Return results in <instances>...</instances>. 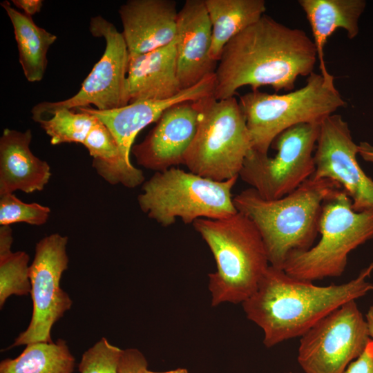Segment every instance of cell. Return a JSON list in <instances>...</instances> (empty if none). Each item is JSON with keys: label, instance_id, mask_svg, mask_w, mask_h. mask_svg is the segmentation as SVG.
Wrapping results in <instances>:
<instances>
[{"label": "cell", "instance_id": "25", "mask_svg": "<svg viewBox=\"0 0 373 373\" xmlns=\"http://www.w3.org/2000/svg\"><path fill=\"white\" fill-rule=\"evenodd\" d=\"M97 120L95 116L84 111L61 109L39 123L53 145L71 142L84 144Z\"/></svg>", "mask_w": 373, "mask_h": 373}, {"label": "cell", "instance_id": "15", "mask_svg": "<svg viewBox=\"0 0 373 373\" xmlns=\"http://www.w3.org/2000/svg\"><path fill=\"white\" fill-rule=\"evenodd\" d=\"M215 86L214 73L169 99L141 100L119 108L106 111L89 106L75 109L92 114L102 122L115 140L123 159L127 164H132L130 153L134 140L140 131L149 124L156 122L165 111L175 104L213 96Z\"/></svg>", "mask_w": 373, "mask_h": 373}, {"label": "cell", "instance_id": "34", "mask_svg": "<svg viewBox=\"0 0 373 373\" xmlns=\"http://www.w3.org/2000/svg\"><path fill=\"white\" fill-rule=\"evenodd\" d=\"M365 320L367 325L368 332L371 340L373 341V305L371 306L366 315Z\"/></svg>", "mask_w": 373, "mask_h": 373}, {"label": "cell", "instance_id": "9", "mask_svg": "<svg viewBox=\"0 0 373 373\" xmlns=\"http://www.w3.org/2000/svg\"><path fill=\"white\" fill-rule=\"evenodd\" d=\"M321 124L293 126L274 141V157L250 151L239 176L265 200L283 198L315 171L314 152Z\"/></svg>", "mask_w": 373, "mask_h": 373}, {"label": "cell", "instance_id": "18", "mask_svg": "<svg viewBox=\"0 0 373 373\" xmlns=\"http://www.w3.org/2000/svg\"><path fill=\"white\" fill-rule=\"evenodd\" d=\"M32 131L5 128L0 138V196L19 190L26 193L42 191L50 176L48 162L30 149Z\"/></svg>", "mask_w": 373, "mask_h": 373}, {"label": "cell", "instance_id": "30", "mask_svg": "<svg viewBox=\"0 0 373 373\" xmlns=\"http://www.w3.org/2000/svg\"><path fill=\"white\" fill-rule=\"evenodd\" d=\"M343 373H373V341H370L363 352L347 366Z\"/></svg>", "mask_w": 373, "mask_h": 373}, {"label": "cell", "instance_id": "24", "mask_svg": "<svg viewBox=\"0 0 373 373\" xmlns=\"http://www.w3.org/2000/svg\"><path fill=\"white\" fill-rule=\"evenodd\" d=\"M75 360L66 342H37L26 345L19 356L0 363V373H73Z\"/></svg>", "mask_w": 373, "mask_h": 373}, {"label": "cell", "instance_id": "6", "mask_svg": "<svg viewBox=\"0 0 373 373\" xmlns=\"http://www.w3.org/2000/svg\"><path fill=\"white\" fill-rule=\"evenodd\" d=\"M238 177L218 182L173 167L155 172L143 183L138 204L163 227L177 218L193 224L200 218H227L238 212L231 191Z\"/></svg>", "mask_w": 373, "mask_h": 373}, {"label": "cell", "instance_id": "35", "mask_svg": "<svg viewBox=\"0 0 373 373\" xmlns=\"http://www.w3.org/2000/svg\"><path fill=\"white\" fill-rule=\"evenodd\" d=\"M142 373H189V372L186 369H184V368H178L175 370H172L166 371V372H153L146 369Z\"/></svg>", "mask_w": 373, "mask_h": 373}, {"label": "cell", "instance_id": "29", "mask_svg": "<svg viewBox=\"0 0 373 373\" xmlns=\"http://www.w3.org/2000/svg\"><path fill=\"white\" fill-rule=\"evenodd\" d=\"M147 367V360L139 350L127 348L123 350L118 373H142Z\"/></svg>", "mask_w": 373, "mask_h": 373}, {"label": "cell", "instance_id": "23", "mask_svg": "<svg viewBox=\"0 0 373 373\" xmlns=\"http://www.w3.org/2000/svg\"><path fill=\"white\" fill-rule=\"evenodd\" d=\"M84 145L93 157V168L109 184L131 189L144 182L142 171L125 162L113 136L98 119Z\"/></svg>", "mask_w": 373, "mask_h": 373}, {"label": "cell", "instance_id": "13", "mask_svg": "<svg viewBox=\"0 0 373 373\" xmlns=\"http://www.w3.org/2000/svg\"><path fill=\"white\" fill-rule=\"evenodd\" d=\"M358 153L347 122L338 114L327 117L320 124L312 178L337 182L351 198L354 211L373 210V180L357 162Z\"/></svg>", "mask_w": 373, "mask_h": 373}, {"label": "cell", "instance_id": "7", "mask_svg": "<svg viewBox=\"0 0 373 373\" xmlns=\"http://www.w3.org/2000/svg\"><path fill=\"white\" fill-rule=\"evenodd\" d=\"M198 122L184 165L190 172L222 182L239 176L252 149L245 117L235 97L195 101Z\"/></svg>", "mask_w": 373, "mask_h": 373}, {"label": "cell", "instance_id": "32", "mask_svg": "<svg viewBox=\"0 0 373 373\" xmlns=\"http://www.w3.org/2000/svg\"><path fill=\"white\" fill-rule=\"evenodd\" d=\"M13 242L12 231L10 226L3 225L0 227V254L11 251V246Z\"/></svg>", "mask_w": 373, "mask_h": 373}, {"label": "cell", "instance_id": "12", "mask_svg": "<svg viewBox=\"0 0 373 373\" xmlns=\"http://www.w3.org/2000/svg\"><path fill=\"white\" fill-rule=\"evenodd\" d=\"M68 240L67 236L56 233L37 242L30 265L31 319L28 327L9 348L37 342H52L51 330L54 324L71 308L73 301L60 286L62 274L68 267Z\"/></svg>", "mask_w": 373, "mask_h": 373}, {"label": "cell", "instance_id": "14", "mask_svg": "<svg viewBox=\"0 0 373 373\" xmlns=\"http://www.w3.org/2000/svg\"><path fill=\"white\" fill-rule=\"evenodd\" d=\"M198 116L195 101L179 103L165 111L143 141L133 146L131 153L137 163L155 172L184 164Z\"/></svg>", "mask_w": 373, "mask_h": 373}, {"label": "cell", "instance_id": "2", "mask_svg": "<svg viewBox=\"0 0 373 373\" xmlns=\"http://www.w3.org/2000/svg\"><path fill=\"white\" fill-rule=\"evenodd\" d=\"M372 271L373 261L349 282L318 286L269 265L242 307L247 318L262 330L263 344L271 347L300 337L343 304L373 291V283L367 280Z\"/></svg>", "mask_w": 373, "mask_h": 373}, {"label": "cell", "instance_id": "36", "mask_svg": "<svg viewBox=\"0 0 373 373\" xmlns=\"http://www.w3.org/2000/svg\"><path fill=\"white\" fill-rule=\"evenodd\" d=\"M285 373H292V372H285Z\"/></svg>", "mask_w": 373, "mask_h": 373}, {"label": "cell", "instance_id": "27", "mask_svg": "<svg viewBox=\"0 0 373 373\" xmlns=\"http://www.w3.org/2000/svg\"><path fill=\"white\" fill-rule=\"evenodd\" d=\"M0 225L26 222L32 225H43L48 220L50 209L40 204L26 203L12 193L0 196Z\"/></svg>", "mask_w": 373, "mask_h": 373}, {"label": "cell", "instance_id": "16", "mask_svg": "<svg viewBox=\"0 0 373 373\" xmlns=\"http://www.w3.org/2000/svg\"><path fill=\"white\" fill-rule=\"evenodd\" d=\"M178 77L182 90L214 74L218 62L210 57L211 25L204 0H186L178 11L176 34Z\"/></svg>", "mask_w": 373, "mask_h": 373}, {"label": "cell", "instance_id": "8", "mask_svg": "<svg viewBox=\"0 0 373 373\" xmlns=\"http://www.w3.org/2000/svg\"><path fill=\"white\" fill-rule=\"evenodd\" d=\"M318 233L315 245L289 255L283 268L286 274L311 282L342 275L349 254L373 238V210L354 211L351 198L341 189L324 202Z\"/></svg>", "mask_w": 373, "mask_h": 373}, {"label": "cell", "instance_id": "1", "mask_svg": "<svg viewBox=\"0 0 373 373\" xmlns=\"http://www.w3.org/2000/svg\"><path fill=\"white\" fill-rule=\"evenodd\" d=\"M317 52L313 40L264 15L224 48L216 70L213 97H234L238 88L271 86L292 90L299 76L314 73Z\"/></svg>", "mask_w": 373, "mask_h": 373}, {"label": "cell", "instance_id": "20", "mask_svg": "<svg viewBox=\"0 0 373 373\" xmlns=\"http://www.w3.org/2000/svg\"><path fill=\"white\" fill-rule=\"evenodd\" d=\"M298 3L312 29L320 73L327 82L334 83L325 61V44L338 28H343L349 39H354L359 32V19L367 3L364 0H300Z\"/></svg>", "mask_w": 373, "mask_h": 373}, {"label": "cell", "instance_id": "22", "mask_svg": "<svg viewBox=\"0 0 373 373\" xmlns=\"http://www.w3.org/2000/svg\"><path fill=\"white\" fill-rule=\"evenodd\" d=\"M1 6L6 10L12 24L17 44L19 61L28 82L41 81L47 64V53L57 36L36 25L32 17L12 8L4 1Z\"/></svg>", "mask_w": 373, "mask_h": 373}, {"label": "cell", "instance_id": "21", "mask_svg": "<svg viewBox=\"0 0 373 373\" xmlns=\"http://www.w3.org/2000/svg\"><path fill=\"white\" fill-rule=\"evenodd\" d=\"M204 3L212 31L210 57L216 62L229 41L266 11L264 0H204Z\"/></svg>", "mask_w": 373, "mask_h": 373}, {"label": "cell", "instance_id": "28", "mask_svg": "<svg viewBox=\"0 0 373 373\" xmlns=\"http://www.w3.org/2000/svg\"><path fill=\"white\" fill-rule=\"evenodd\" d=\"M123 350L102 337L82 355L80 373H118Z\"/></svg>", "mask_w": 373, "mask_h": 373}, {"label": "cell", "instance_id": "11", "mask_svg": "<svg viewBox=\"0 0 373 373\" xmlns=\"http://www.w3.org/2000/svg\"><path fill=\"white\" fill-rule=\"evenodd\" d=\"M370 340L365 318L351 300L300 336L297 360L305 373H343Z\"/></svg>", "mask_w": 373, "mask_h": 373}, {"label": "cell", "instance_id": "33", "mask_svg": "<svg viewBox=\"0 0 373 373\" xmlns=\"http://www.w3.org/2000/svg\"><path fill=\"white\" fill-rule=\"evenodd\" d=\"M358 151L364 160L373 163V145L367 142H361L358 144Z\"/></svg>", "mask_w": 373, "mask_h": 373}, {"label": "cell", "instance_id": "3", "mask_svg": "<svg viewBox=\"0 0 373 373\" xmlns=\"http://www.w3.org/2000/svg\"><path fill=\"white\" fill-rule=\"evenodd\" d=\"M341 189L334 180L311 177L283 198L265 200L250 187L233 197V203L258 228L269 265L283 269L291 252L314 246L323 205Z\"/></svg>", "mask_w": 373, "mask_h": 373}, {"label": "cell", "instance_id": "31", "mask_svg": "<svg viewBox=\"0 0 373 373\" xmlns=\"http://www.w3.org/2000/svg\"><path fill=\"white\" fill-rule=\"evenodd\" d=\"M12 3L17 8L23 10V13L32 17L41 11L43 6L41 0H12Z\"/></svg>", "mask_w": 373, "mask_h": 373}, {"label": "cell", "instance_id": "19", "mask_svg": "<svg viewBox=\"0 0 373 373\" xmlns=\"http://www.w3.org/2000/svg\"><path fill=\"white\" fill-rule=\"evenodd\" d=\"M127 90L129 104L169 99L182 90L177 73L176 38L166 46L129 57Z\"/></svg>", "mask_w": 373, "mask_h": 373}, {"label": "cell", "instance_id": "17", "mask_svg": "<svg viewBox=\"0 0 373 373\" xmlns=\"http://www.w3.org/2000/svg\"><path fill=\"white\" fill-rule=\"evenodd\" d=\"M129 57L171 43L177 34L178 11L173 0H128L119 9Z\"/></svg>", "mask_w": 373, "mask_h": 373}, {"label": "cell", "instance_id": "4", "mask_svg": "<svg viewBox=\"0 0 373 373\" xmlns=\"http://www.w3.org/2000/svg\"><path fill=\"white\" fill-rule=\"evenodd\" d=\"M193 225L216 263L217 270L209 274L211 305L242 303L256 291L269 266L258 228L238 211L223 218H200Z\"/></svg>", "mask_w": 373, "mask_h": 373}, {"label": "cell", "instance_id": "5", "mask_svg": "<svg viewBox=\"0 0 373 373\" xmlns=\"http://www.w3.org/2000/svg\"><path fill=\"white\" fill-rule=\"evenodd\" d=\"M238 102L252 149L262 154H268L275 139L286 129L303 123L321 124L346 104L334 83L316 73L296 90L283 95L252 90L240 96Z\"/></svg>", "mask_w": 373, "mask_h": 373}, {"label": "cell", "instance_id": "10", "mask_svg": "<svg viewBox=\"0 0 373 373\" xmlns=\"http://www.w3.org/2000/svg\"><path fill=\"white\" fill-rule=\"evenodd\" d=\"M94 37H103L106 47L103 55L84 79L79 92L59 102H43L31 112L39 122L61 109H75L93 104L100 111L111 110L129 104L127 90L128 51L122 33L102 16L92 17L89 26Z\"/></svg>", "mask_w": 373, "mask_h": 373}, {"label": "cell", "instance_id": "26", "mask_svg": "<svg viewBox=\"0 0 373 373\" xmlns=\"http://www.w3.org/2000/svg\"><path fill=\"white\" fill-rule=\"evenodd\" d=\"M29 256L25 251L0 254V308L12 295L30 294Z\"/></svg>", "mask_w": 373, "mask_h": 373}]
</instances>
